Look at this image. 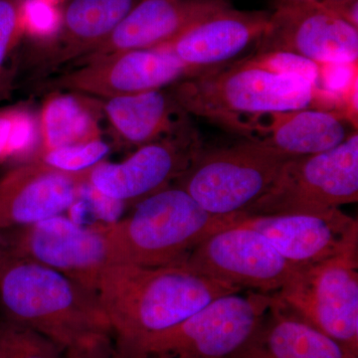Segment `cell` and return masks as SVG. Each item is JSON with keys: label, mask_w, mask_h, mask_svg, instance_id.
Returning a JSON list of instances; mask_svg holds the SVG:
<instances>
[{"label": "cell", "mask_w": 358, "mask_h": 358, "mask_svg": "<svg viewBox=\"0 0 358 358\" xmlns=\"http://www.w3.org/2000/svg\"><path fill=\"white\" fill-rule=\"evenodd\" d=\"M243 291L183 266L119 263L108 264L96 286V299L112 329L115 355L171 329L219 296Z\"/></svg>", "instance_id": "obj_1"}, {"label": "cell", "mask_w": 358, "mask_h": 358, "mask_svg": "<svg viewBox=\"0 0 358 358\" xmlns=\"http://www.w3.org/2000/svg\"><path fill=\"white\" fill-rule=\"evenodd\" d=\"M3 317L44 334L69 357L114 345L109 320L95 294L69 277L6 254L0 266Z\"/></svg>", "instance_id": "obj_2"}, {"label": "cell", "mask_w": 358, "mask_h": 358, "mask_svg": "<svg viewBox=\"0 0 358 358\" xmlns=\"http://www.w3.org/2000/svg\"><path fill=\"white\" fill-rule=\"evenodd\" d=\"M171 94L188 115L236 131L268 113L324 108L338 103L306 78L268 67L258 56L204 71L171 85Z\"/></svg>", "instance_id": "obj_3"}, {"label": "cell", "mask_w": 358, "mask_h": 358, "mask_svg": "<svg viewBox=\"0 0 358 358\" xmlns=\"http://www.w3.org/2000/svg\"><path fill=\"white\" fill-rule=\"evenodd\" d=\"M245 218L208 213L187 192L171 185L138 201L131 215L99 226L110 263L173 267L182 266L206 238Z\"/></svg>", "instance_id": "obj_4"}, {"label": "cell", "mask_w": 358, "mask_h": 358, "mask_svg": "<svg viewBox=\"0 0 358 358\" xmlns=\"http://www.w3.org/2000/svg\"><path fill=\"white\" fill-rule=\"evenodd\" d=\"M272 301L273 294L253 291L219 296L115 358H230L248 341Z\"/></svg>", "instance_id": "obj_5"}, {"label": "cell", "mask_w": 358, "mask_h": 358, "mask_svg": "<svg viewBox=\"0 0 358 358\" xmlns=\"http://www.w3.org/2000/svg\"><path fill=\"white\" fill-rule=\"evenodd\" d=\"M289 157L256 141L204 150L174 182L208 213L245 215Z\"/></svg>", "instance_id": "obj_6"}, {"label": "cell", "mask_w": 358, "mask_h": 358, "mask_svg": "<svg viewBox=\"0 0 358 358\" xmlns=\"http://www.w3.org/2000/svg\"><path fill=\"white\" fill-rule=\"evenodd\" d=\"M358 200V134L320 154L289 157L246 217L310 213Z\"/></svg>", "instance_id": "obj_7"}, {"label": "cell", "mask_w": 358, "mask_h": 358, "mask_svg": "<svg viewBox=\"0 0 358 358\" xmlns=\"http://www.w3.org/2000/svg\"><path fill=\"white\" fill-rule=\"evenodd\" d=\"M274 296L294 315L358 355V246L299 268Z\"/></svg>", "instance_id": "obj_8"}, {"label": "cell", "mask_w": 358, "mask_h": 358, "mask_svg": "<svg viewBox=\"0 0 358 358\" xmlns=\"http://www.w3.org/2000/svg\"><path fill=\"white\" fill-rule=\"evenodd\" d=\"M182 266L195 274L266 294L278 293L301 268L288 262L262 233L239 225L206 238Z\"/></svg>", "instance_id": "obj_9"}, {"label": "cell", "mask_w": 358, "mask_h": 358, "mask_svg": "<svg viewBox=\"0 0 358 358\" xmlns=\"http://www.w3.org/2000/svg\"><path fill=\"white\" fill-rule=\"evenodd\" d=\"M6 254L62 273L96 294V282L109 264L99 224L87 226L67 216H53L0 234Z\"/></svg>", "instance_id": "obj_10"}, {"label": "cell", "mask_w": 358, "mask_h": 358, "mask_svg": "<svg viewBox=\"0 0 358 358\" xmlns=\"http://www.w3.org/2000/svg\"><path fill=\"white\" fill-rule=\"evenodd\" d=\"M200 73L185 64L169 47L160 46L72 66L42 86L103 101L164 89Z\"/></svg>", "instance_id": "obj_11"}, {"label": "cell", "mask_w": 358, "mask_h": 358, "mask_svg": "<svg viewBox=\"0 0 358 358\" xmlns=\"http://www.w3.org/2000/svg\"><path fill=\"white\" fill-rule=\"evenodd\" d=\"M284 52L320 66L357 65L358 28L324 2L293 0L271 14L257 54Z\"/></svg>", "instance_id": "obj_12"}, {"label": "cell", "mask_w": 358, "mask_h": 358, "mask_svg": "<svg viewBox=\"0 0 358 358\" xmlns=\"http://www.w3.org/2000/svg\"><path fill=\"white\" fill-rule=\"evenodd\" d=\"M202 148L201 136L192 124L176 136L136 148L121 162L103 160L84 171L85 182L115 201L138 203L173 185Z\"/></svg>", "instance_id": "obj_13"}, {"label": "cell", "mask_w": 358, "mask_h": 358, "mask_svg": "<svg viewBox=\"0 0 358 358\" xmlns=\"http://www.w3.org/2000/svg\"><path fill=\"white\" fill-rule=\"evenodd\" d=\"M237 225L259 231L288 262L308 267L358 246L357 219L341 208L247 217Z\"/></svg>", "instance_id": "obj_14"}, {"label": "cell", "mask_w": 358, "mask_h": 358, "mask_svg": "<svg viewBox=\"0 0 358 358\" xmlns=\"http://www.w3.org/2000/svg\"><path fill=\"white\" fill-rule=\"evenodd\" d=\"M140 0H72L57 27L33 45L28 65L43 78L75 64L109 38Z\"/></svg>", "instance_id": "obj_15"}, {"label": "cell", "mask_w": 358, "mask_h": 358, "mask_svg": "<svg viewBox=\"0 0 358 358\" xmlns=\"http://www.w3.org/2000/svg\"><path fill=\"white\" fill-rule=\"evenodd\" d=\"M230 7L229 0H140L109 38L72 66L171 43L202 21Z\"/></svg>", "instance_id": "obj_16"}, {"label": "cell", "mask_w": 358, "mask_h": 358, "mask_svg": "<svg viewBox=\"0 0 358 358\" xmlns=\"http://www.w3.org/2000/svg\"><path fill=\"white\" fill-rule=\"evenodd\" d=\"M84 185V171L65 173L38 160L11 167L0 176V234L65 213Z\"/></svg>", "instance_id": "obj_17"}, {"label": "cell", "mask_w": 358, "mask_h": 358, "mask_svg": "<svg viewBox=\"0 0 358 358\" xmlns=\"http://www.w3.org/2000/svg\"><path fill=\"white\" fill-rule=\"evenodd\" d=\"M357 126L345 110L305 108L259 115L240 124L236 131L247 140L296 157L338 147L357 133Z\"/></svg>", "instance_id": "obj_18"}, {"label": "cell", "mask_w": 358, "mask_h": 358, "mask_svg": "<svg viewBox=\"0 0 358 358\" xmlns=\"http://www.w3.org/2000/svg\"><path fill=\"white\" fill-rule=\"evenodd\" d=\"M268 11H242L230 7L164 45L185 64L204 72L225 65L259 42L267 30Z\"/></svg>", "instance_id": "obj_19"}, {"label": "cell", "mask_w": 358, "mask_h": 358, "mask_svg": "<svg viewBox=\"0 0 358 358\" xmlns=\"http://www.w3.org/2000/svg\"><path fill=\"white\" fill-rule=\"evenodd\" d=\"M230 358H358L294 315L273 294L254 333Z\"/></svg>", "instance_id": "obj_20"}, {"label": "cell", "mask_w": 358, "mask_h": 358, "mask_svg": "<svg viewBox=\"0 0 358 358\" xmlns=\"http://www.w3.org/2000/svg\"><path fill=\"white\" fill-rule=\"evenodd\" d=\"M101 102L117 140L128 147L138 148L166 140L192 124L171 92L164 89Z\"/></svg>", "instance_id": "obj_21"}, {"label": "cell", "mask_w": 358, "mask_h": 358, "mask_svg": "<svg viewBox=\"0 0 358 358\" xmlns=\"http://www.w3.org/2000/svg\"><path fill=\"white\" fill-rule=\"evenodd\" d=\"M98 103L73 92L52 91L40 110L36 154L102 140V103Z\"/></svg>", "instance_id": "obj_22"}, {"label": "cell", "mask_w": 358, "mask_h": 358, "mask_svg": "<svg viewBox=\"0 0 358 358\" xmlns=\"http://www.w3.org/2000/svg\"><path fill=\"white\" fill-rule=\"evenodd\" d=\"M28 0H0V100L10 93L14 69L10 66L21 40L26 35V4Z\"/></svg>", "instance_id": "obj_23"}, {"label": "cell", "mask_w": 358, "mask_h": 358, "mask_svg": "<svg viewBox=\"0 0 358 358\" xmlns=\"http://www.w3.org/2000/svg\"><path fill=\"white\" fill-rule=\"evenodd\" d=\"M0 358H67L64 350L31 327L0 320Z\"/></svg>", "instance_id": "obj_24"}, {"label": "cell", "mask_w": 358, "mask_h": 358, "mask_svg": "<svg viewBox=\"0 0 358 358\" xmlns=\"http://www.w3.org/2000/svg\"><path fill=\"white\" fill-rule=\"evenodd\" d=\"M34 140L35 122L27 108H0V164L24 155Z\"/></svg>", "instance_id": "obj_25"}, {"label": "cell", "mask_w": 358, "mask_h": 358, "mask_svg": "<svg viewBox=\"0 0 358 358\" xmlns=\"http://www.w3.org/2000/svg\"><path fill=\"white\" fill-rule=\"evenodd\" d=\"M110 152L112 148L102 138L83 145L40 152L35 155L34 159L57 171L78 173L103 162Z\"/></svg>", "instance_id": "obj_26"}, {"label": "cell", "mask_w": 358, "mask_h": 358, "mask_svg": "<svg viewBox=\"0 0 358 358\" xmlns=\"http://www.w3.org/2000/svg\"><path fill=\"white\" fill-rule=\"evenodd\" d=\"M355 1H357V0H324L322 2L329 8L333 9L334 13L341 14L346 7Z\"/></svg>", "instance_id": "obj_27"}, {"label": "cell", "mask_w": 358, "mask_h": 358, "mask_svg": "<svg viewBox=\"0 0 358 358\" xmlns=\"http://www.w3.org/2000/svg\"><path fill=\"white\" fill-rule=\"evenodd\" d=\"M83 358H115V346L99 350V352L92 353Z\"/></svg>", "instance_id": "obj_28"}, {"label": "cell", "mask_w": 358, "mask_h": 358, "mask_svg": "<svg viewBox=\"0 0 358 358\" xmlns=\"http://www.w3.org/2000/svg\"><path fill=\"white\" fill-rule=\"evenodd\" d=\"M42 1L47 2V3L51 4L53 6H57L61 2L64 1V0H42Z\"/></svg>", "instance_id": "obj_29"}, {"label": "cell", "mask_w": 358, "mask_h": 358, "mask_svg": "<svg viewBox=\"0 0 358 358\" xmlns=\"http://www.w3.org/2000/svg\"><path fill=\"white\" fill-rule=\"evenodd\" d=\"M6 251H4V249L0 246V266H1L2 261H3L4 257H6Z\"/></svg>", "instance_id": "obj_30"}, {"label": "cell", "mask_w": 358, "mask_h": 358, "mask_svg": "<svg viewBox=\"0 0 358 358\" xmlns=\"http://www.w3.org/2000/svg\"><path fill=\"white\" fill-rule=\"evenodd\" d=\"M67 358H74V357H67Z\"/></svg>", "instance_id": "obj_31"}]
</instances>
